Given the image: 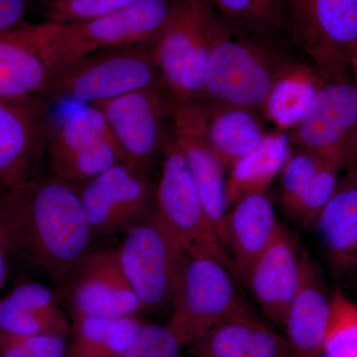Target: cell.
Returning a JSON list of instances; mask_svg holds the SVG:
<instances>
[{"instance_id": "6da1fadb", "label": "cell", "mask_w": 357, "mask_h": 357, "mask_svg": "<svg viewBox=\"0 0 357 357\" xmlns=\"http://www.w3.org/2000/svg\"><path fill=\"white\" fill-rule=\"evenodd\" d=\"M0 218L13 260L58 286L91 250L95 238L76 185L53 174L9 189Z\"/></svg>"}, {"instance_id": "7a4b0ae2", "label": "cell", "mask_w": 357, "mask_h": 357, "mask_svg": "<svg viewBox=\"0 0 357 357\" xmlns=\"http://www.w3.org/2000/svg\"><path fill=\"white\" fill-rule=\"evenodd\" d=\"M96 50L68 25L25 22L0 31V98H44L61 75Z\"/></svg>"}, {"instance_id": "3957f363", "label": "cell", "mask_w": 357, "mask_h": 357, "mask_svg": "<svg viewBox=\"0 0 357 357\" xmlns=\"http://www.w3.org/2000/svg\"><path fill=\"white\" fill-rule=\"evenodd\" d=\"M227 27L208 0H173L154 44L160 79L172 102H204L208 59Z\"/></svg>"}, {"instance_id": "277c9868", "label": "cell", "mask_w": 357, "mask_h": 357, "mask_svg": "<svg viewBox=\"0 0 357 357\" xmlns=\"http://www.w3.org/2000/svg\"><path fill=\"white\" fill-rule=\"evenodd\" d=\"M294 65L274 46L227 27L208 59L203 102L255 112L264 107L275 84Z\"/></svg>"}, {"instance_id": "5b68a950", "label": "cell", "mask_w": 357, "mask_h": 357, "mask_svg": "<svg viewBox=\"0 0 357 357\" xmlns=\"http://www.w3.org/2000/svg\"><path fill=\"white\" fill-rule=\"evenodd\" d=\"M236 279L215 256L185 250L172 316L167 324L184 347L218 324L259 318L239 295Z\"/></svg>"}, {"instance_id": "8992f818", "label": "cell", "mask_w": 357, "mask_h": 357, "mask_svg": "<svg viewBox=\"0 0 357 357\" xmlns=\"http://www.w3.org/2000/svg\"><path fill=\"white\" fill-rule=\"evenodd\" d=\"M160 83L154 45L98 49L61 75L42 98L96 105Z\"/></svg>"}, {"instance_id": "52a82bcc", "label": "cell", "mask_w": 357, "mask_h": 357, "mask_svg": "<svg viewBox=\"0 0 357 357\" xmlns=\"http://www.w3.org/2000/svg\"><path fill=\"white\" fill-rule=\"evenodd\" d=\"M117 251L143 312L172 307L185 249L159 215L155 213L129 229Z\"/></svg>"}, {"instance_id": "ba28073f", "label": "cell", "mask_w": 357, "mask_h": 357, "mask_svg": "<svg viewBox=\"0 0 357 357\" xmlns=\"http://www.w3.org/2000/svg\"><path fill=\"white\" fill-rule=\"evenodd\" d=\"M283 24L325 76L340 77L357 49V0H283Z\"/></svg>"}, {"instance_id": "9c48e42d", "label": "cell", "mask_w": 357, "mask_h": 357, "mask_svg": "<svg viewBox=\"0 0 357 357\" xmlns=\"http://www.w3.org/2000/svg\"><path fill=\"white\" fill-rule=\"evenodd\" d=\"M147 169L126 161L76 185L93 237L126 234L156 213V192Z\"/></svg>"}, {"instance_id": "30bf717a", "label": "cell", "mask_w": 357, "mask_h": 357, "mask_svg": "<svg viewBox=\"0 0 357 357\" xmlns=\"http://www.w3.org/2000/svg\"><path fill=\"white\" fill-rule=\"evenodd\" d=\"M56 177L79 185L126 161L102 110L86 105L51 126L46 147Z\"/></svg>"}, {"instance_id": "8fae6325", "label": "cell", "mask_w": 357, "mask_h": 357, "mask_svg": "<svg viewBox=\"0 0 357 357\" xmlns=\"http://www.w3.org/2000/svg\"><path fill=\"white\" fill-rule=\"evenodd\" d=\"M162 157L161 177L156 192L157 215L177 236L185 250L215 256L236 275L204 210L187 160L174 138L167 141Z\"/></svg>"}, {"instance_id": "7c38bea8", "label": "cell", "mask_w": 357, "mask_h": 357, "mask_svg": "<svg viewBox=\"0 0 357 357\" xmlns=\"http://www.w3.org/2000/svg\"><path fill=\"white\" fill-rule=\"evenodd\" d=\"M61 286L72 321L84 318H129L143 312L122 270L117 248L89 251Z\"/></svg>"}, {"instance_id": "4fadbf2b", "label": "cell", "mask_w": 357, "mask_h": 357, "mask_svg": "<svg viewBox=\"0 0 357 357\" xmlns=\"http://www.w3.org/2000/svg\"><path fill=\"white\" fill-rule=\"evenodd\" d=\"M95 107L102 110L128 161L148 170L163 153L169 140L164 121L172 112V102L160 84Z\"/></svg>"}, {"instance_id": "5bb4252c", "label": "cell", "mask_w": 357, "mask_h": 357, "mask_svg": "<svg viewBox=\"0 0 357 357\" xmlns=\"http://www.w3.org/2000/svg\"><path fill=\"white\" fill-rule=\"evenodd\" d=\"M296 128V143L305 150L344 167L356 163L357 88L344 81L324 86Z\"/></svg>"}, {"instance_id": "9a60e30c", "label": "cell", "mask_w": 357, "mask_h": 357, "mask_svg": "<svg viewBox=\"0 0 357 357\" xmlns=\"http://www.w3.org/2000/svg\"><path fill=\"white\" fill-rule=\"evenodd\" d=\"M50 129L43 98H0V185L11 189L37 176Z\"/></svg>"}, {"instance_id": "2e32d148", "label": "cell", "mask_w": 357, "mask_h": 357, "mask_svg": "<svg viewBox=\"0 0 357 357\" xmlns=\"http://www.w3.org/2000/svg\"><path fill=\"white\" fill-rule=\"evenodd\" d=\"M174 140L187 160L204 210L222 243L225 199V167L206 138V107L195 100L172 102ZM223 245V244H222Z\"/></svg>"}, {"instance_id": "e0dca14e", "label": "cell", "mask_w": 357, "mask_h": 357, "mask_svg": "<svg viewBox=\"0 0 357 357\" xmlns=\"http://www.w3.org/2000/svg\"><path fill=\"white\" fill-rule=\"evenodd\" d=\"M300 250L290 231L280 225L274 241L253 263L244 283L263 314L285 325L299 282Z\"/></svg>"}, {"instance_id": "ac0fdd59", "label": "cell", "mask_w": 357, "mask_h": 357, "mask_svg": "<svg viewBox=\"0 0 357 357\" xmlns=\"http://www.w3.org/2000/svg\"><path fill=\"white\" fill-rule=\"evenodd\" d=\"M330 300L321 270L301 248L299 282L284 325L295 357H323Z\"/></svg>"}, {"instance_id": "d6986e66", "label": "cell", "mask_w": 357, "mask_h": 357, "mask_svg": "<svg viewBox=\"0 0 357 357\" xmlns=\"http://www.w3.org/2000/svg\"><path fill=\"white\" fill-rule=\"evenodd\" d=\"M172 6L173 0H138L100 20L68 26L98 50L154 45Z\"/></svg>"}, {"instance_id": "ffe728a7", "label": "cell", "mask_w": 357, "mask_h": 357, "mask_svg": "<svg viewBox=\"0 0 357 357\" xmlns=\"http://www.w3.org/2000/svg\"><path fill=\"white\" fill-rule=\"evenodd\" d=\"M279 227L273 204L266 194L249 196L227 211L223 248L241 280L245 282L253 263L274 241Z\"/></svg>"}, {"instance_id": "44dd1931", "label": "cell", "mask_w": 357, "mask_h": 357, "mask_svg": "<svg viewBox=\"0 0 357 357\" xmlns=\"http://www.w3.org/2000/svg\"><path fill=\"white\" fill-rule=\"evenodd\" d=\"M347 168L314 222L333 273L347 282L357 273V162Z\"/></svg>"}, {"instance_id": "7402d4cb", "label": "cell", "mask_w": 357, "mask_h": 357, "mask_svg": "<svg viewBox=\"0 0 357 357\" xmlns=\"http://www.w3.org/2000/svg\"><path fill=\"white\" fill-rule=\"evenodd\" d=\"M60 301L55 291L42 282L20 284L0 297V331L17 337H69L72 323Z\"/></svg>"}, {"instance_id": "603a6c76", "label": "cell", "mask_w": 357, "mask_h": 357, "mask_svg": "<svg viewBox=\"0 0 357 357\" xmlns=\"http://www.w3.org/2000/svg\"><path fill=\"white\" fill-rule=\"evenodd\" d=\"M187 349L197 357H295L287 337L260 318L218 324L192 340Z\"/></svg>"}, {"instance_id": "cb8c5ba5", "label": "cell", "mask_w": 357, "mask_h": 357, "mask_svg": "<svg viewBox=\"0 0 357 357\" xmlns=\"http://www.w3.org/2000/svg\"><path fill=\"white\" fill-rule=\"evenodd\" d=\"M287 134H266L261 144L238 160L225 180L227 208L253 195L266 194L274 178L281 174L290 156Z\"/></svg>"}, {"instance_id": "d4e9b609", "label": "cell", "mask_w": 357, "mask_h": 357, "mask_svg": "<svg viewBox=\"0 0 357 357\" xmlns=\"http://www.w3.org/2000/svg\"><path fill=\"white\" fill-rule=\"evenodd\" d=\"M206 107V138L225 168L252 152L264 139L255 112L241 107L204 102Z\"/></svg>"}, {"instance_id": "484cf974", "label": "cell", "mask_w": 357, "mask_h": 357, "mask_svg": "<svg viewBox=\"0 0 357 357\" xmlns=\"http://www.w3.org/2000/svg\"><path fill=\"white\" fill-rule=\"evenodd\" d=\"M144 323L138 317L72 321L66 357H121Z\"/></svg>"}, {"instance_id": "4316f807", "label": "cell", "mask_w": 357, "mask_h": 357, "mask_svg": "<svg viewBox=\"0 0 357 357\" xmlns=\"http://www.w3.org/2000/svg\"><path fill=\"white\" fill-rule=\"evenodd\" d=\"M324 86L310 68L295 64L275 84L263 109L281 129L296 128Z\"/></svg>"}, {"instance_id": "83f0119b", "label": "cell", "mask_w": 357, "mask_h": 357, "mask_svg": "<svg viewBox=\"0 0 357 357\" xmlns=\"http://www.w3.org/2000/svg\"><path fill=\"white\" fill-rule=\"evenodd\" d=\"M323 357H357V306L340 287L330 300Z\"/></svg>"}, {"instance_id": "f1b7e54d", "label": "cell", "mask_w": 357, "mask_h": 357, "mask_svg": "<svg viewBox=\"0 0 357 357\" xmlns=\"http://www.w3.org/2000/svg\"><path fill=\"white\" fill-rule=\"evenodd\" d=\"M215 11H220L236 32L256 35L271 31L283 24V0H208Z\"/></svg>"}, {"instance_id": "f546056e", "label": "cell", "mask_w": 357, "mask_h": 357, "mask_svg": "<svg viewBox=\"0 0 357 357\" xmlns=\"http://www.w3.org/2000/svg\"><path fill=\"white\" fill-rule=\"evenodd\" d=\"M344 168L340 162L326 159L287 211L303 227L314 225L331 201L338 183V173Z\"/></svg>"}, {"instance_id": "4dcf8cb0", "label": "cell", "mask_w": 357, "mask_h": 357, "mask_svg": "<svg viewBox=\"0 0 357 357\" xmlns=\"http://www.w3.org/2000/svg\"><path fill=\"white\" fill-rule=\"evenodd\" d=\"M138 0H43L46 22L70 25L100 20Z\"/></svg>"}, {"instance_id": "1f68e13d", "label": "cell", "mask_w": 357, "mask_h": 357, "mask_svg": "<svg viewBox=\"0 0 357 357\" xmlns=\"http://www.w3.org/2000/svg\"><path fill=\"white\" fill-rule=\"evenodd\" d=\"M326 159L330 158L305 149L290 154L281 172L280 199L286 211L306 189Z\"/></svg>"}, {"instance_id": "d6a6232c", "label": "cell", "mask_w": 357, "mask_h": 357, "mask_svg": "<svg viewBox=\"0 0 357 357\" xmlns=\"http://www.w3.org/2000/svg\"><path fill=\"white\" fill-rule=\"evenodd\" d=\"M183 349L168 326L144 324L121 357H181Z\"/></svg>"}, {"instance_id": "836d02e7", "label": "cell", "mask_w": 357, "mask_h": 357, "mask_svg": "<svg viewBox=\"0 0 357 357\" xmlns=\"http://www.w3.org/2000/svg\"><path fill=\"white\" fill-rule=\"evenodd\" d=\"M43 0H0V31L13 29L25 23L30 11L41 9Z\"/></svg>"}, {"instance_id": "e575fe53", "label": "cell", "mask_w": 357, "mask_h": 357, "mask_svg": "<svg viewBox=\"0 0 357 357\" xmlns=\"http://www.w3.org/2000/svg\"><path fill=\"white\" fill-rule=\"evenodd\" d=\"M11 257V245L6 225L0 218V294L6 286L8 278L9 264Z\"/></svg>"}, {"instance_id": "d590c367", "label": "cell", "mask_w": 357, "mask_h": 357, "mask_svg": "<svg viewBox=\"0 0 357 357\" xmlns=\"http://www.w3.org/2000/svg\"><path fill=\"white\" fill-rule=\"evenodd\" d=\"M0 357H31L20 337L0 331Z\"/></svg>"}, {"instance_id": "8d00e7d4", "label": "cell", "mask_w": 357, "mask_h": 357, "mask_svg": "<svg viewBox=\"0 0 357 357\" xmlns=\"http://www.w3.org/2000/svg\"><path fill=\"white\" fill-rule=\"evenodd\" d=\"M347 283L352 286V288H354L357 292V273L354 275V277H351V278L347 281Z\"/></svg>"}, {"instance_id": "74e56055", "label": "cell", "mask_w": 357, "mask_h": 357, "mask_svg": "<svg viewBox=\"0 0 357 357\" xmlns=\"http://www.w3.org/2000/svg\"><path fill=\"white\" fill-rule=\"evenodd\" d=\"M8 190L9 189L4 188L3 185H0V204H1L2 199H3L4 196H6V194Z\"/></svg>"}, {"instance_id": "f35d334b", "label": "cell", "mask_w": 357, "mask_h": 357, "mask_svg": "<svg viewBox=\"0 0 357 357\" xmlns=\"http://www.w3.org/2000/svg\"><path fill=\"white\" fill-rule=\"evenodd\" d=\"M352 62H354V67H356V74H357V49L356 51V54H354V60H352Z\"/></svg>"}]
</instances>
